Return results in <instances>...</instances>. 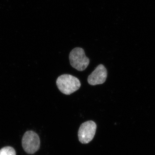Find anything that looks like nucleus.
Segmentation results:
<instances>
[{
    "label": "nucleus",
    "instance_id": "f03ea898",
    "mask_svg": "<svg viewBox=\"0 0 155 155\" xmlns=\"http://www.w3.org/2000/svg\"><path fill=\"white\" fill-rule=\"evenodd\" d=\"M70 65L79 71H83L88 67L90 60L85 55L83 48H75L70 52L69 55Z\"/></svg>",
    "mask_w": 155,
    "mask_h": 155
},
{
    "label": "nucleus",
    "instance_id": "f257e3e1",
    "mask_svg": "<svg viewBox=\"0 0 155 155\" xmlns=\"http://www.w3.org/2000/svg\"><path fill=\"white\" fill-rule=\"evenodd\" d=\"M58 88L66 95H70L80 88L81 84L77 78L69 74H64L58 78L56 81Z\"/></svg>",
    "mask_w": 155,
    "mask_h": 155
},
{
    "label": "nucleus",
    "instance_id": "20e7f679",
    "mask_svg": "<svg viewBox=\"0 0 155 155\" xmlns=\"http://www.w3.org/2000/svg\"><path fill=\"white\" fill-rule=\"evenodd\" d=\"M97 129V125L94 121H87L82 123L78 131L79 141L83 144H87L93 139Z\"/></svg>",
    "mask_w": 155,
    "mask_h": 155
},
{
    "label": "nucleus",
    "instance_id": "7ed1b4c3",
    "mask_svg": "<svg viewBox=\"0 0 155 155\" xmlns=\"http://www.w3.org/2000/svg\"><path fill=\"white\" fill-rule=\"evenodd\" d=\"M22 144L25 152L33 154L38 150L40 147L38 134L32 130L26 131L22 137Z\"/></svg>",
    "mask_w": 155,
    "mask_h": 155
},
{
    "label": "nucleus",
    "instance_id": "39448f33",
    "mask_svg": "<svg viewBox=\"0 0 155 155\" xmlns=\"http://www.w3.org/2000/svg\"><path fill=\"white\" fill-rule=\"evenodd\" d=\"M107 77V71L103 64H100L87 78V82L91 85L103 84Z\"/></svg>",
    "mask_w": 155,
    "mask_h": 155
},
{
    "label": "nucleus",
    "instance_id": "423d86ee",
    "mask_svg": "<svg viewBox=\"0 0 155 155\" xmlns=\"http://www.w3.org/2000/svg\"><path fill=\"white\" fill-rule=\"evenodd\" d=\"M0 155H16V153L12 147H6L0 150Z\"/></svg>",
    "mask_w": 155,
    "mask_h": 155
}]
</instances>
